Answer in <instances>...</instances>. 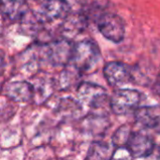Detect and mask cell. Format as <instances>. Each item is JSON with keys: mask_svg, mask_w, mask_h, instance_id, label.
<instances>
[{"mask_svg": "<svg viewBox=\"0 0 160 160\" xmlns=\"http://www.w3.org/2000/svg\"><path fill=\"white\" fill-rule=\"evenodd\" d=\"M100 51L98 44L91 39L75 43L71 63L82 74L90 73L100 60Z\"/></svg>", "mask_w": 160, "mask_h": 160, "instance_id": "6da1fadb", "label": "cell"}, {"mask_svg": "<svg viewBox=\"0 0 160 160\" xmlns=\"http://www.w3.org/2000/svg\"><path fill=\"white\" fill-rule=\"evenodd\" d=\"M77 97L82 107H87L93 112H98L104 110L106 106H110L111 98L104 87L84 82L79 84L77 88ZM111 107V106H110Z\"/></svg>", "mask_w": 160, "mask_h": 160, "instance_id": "7a4b0ae2", "label": "cell"}, {"mask_svg": "<svg viewBox=\"0 0 160 160\" xmlns=\"http://www.w3.org/2000/svg\"><path fill=\"white\" fill-rule=\"evenodd\" d=\"M75 43L71 39L61 37L43 45L45 60L53 67H66L71 63Z\"/></svg>", "mask_w": 160, "mask_h": 160, "instance_id": "3957f363", "label": "cell"}, {"mask_svg": "<svg viewBox=\"0 0 160 160\" xmlns=\"http://www.w3.org/2000/svg\"><path fill=\"white\" fill-rule=\"evenodd\" d=\"M100 34L113 43H120L126 36V23L121 16L114 12L104 11L96 21Z\"/></svg>", "mask_w": 160, "mask_h": 160, "instance_id": "277c9868", "label": "cell"}, {"mask_svg": "<svg viewBox=\"0 0 160 160\" xmlns=\"http://www.w3.org/2000/svg\"><path fill=\"white\" fill-rule=\"evenodd\" d=\"M142 101V94L135 89H118L111 98L110 108L115 115H126L135 112Z\"/></svg>", "mask_w": 160, "mask_h": 160, "instance_id": "5b68a950", "label": "cell"}, {"mask_svg": "<svg viewBox=\"0 0 160 160\" xmlns=\"http://www.w3.org/2000/svg\"><path fill=\"white\" fill-rule=\"evenodd\" d=\"M90 22L85 11H71L64 20L60 26L61 37L73 39L78 35L86 30Z\"/></svg>", "mask_w": 160, "mask_h": 160, "instance_id": "8992f818", "label": "cell"}, {"mask_svg": "<svg viewBox=\"0 0 160 160\" xmlns=\"http://www.w3.org/2000/svg\"><path fill=\"white\" fill-rule=\"evenodd\" d=\"M155 146L154 140L150 136L142 132H133L126 148L129 152L131 158H145L150 157Z\"/></svg>", "mask_w": 160, "mask_h": 160, "instance_id": "52a82bcc", "label": "cell"}, {"mask_svg": "<svg viewBox=\"0 0 160 160\" xmlns=\"http://www.w3.org/2000/svg\"><path fill=\"white\" fill-rule=\"evenodd\" d=\"M47 22L64 20L70 12L71 8L67 0H43L37 10Z\"/></svg>", "mask_w": 160, "mask_h": 160, "instance_id": "ba28073f", "label": "cell"}, {"mask_svg": "<svg viewBox=\"0 0 160 160\" xmlns=\"http://www.w3.org/2000/svg\"><path fill=\"white\" fill-rule=\"evenodd\" d=\"M104 76L111 86L120 87L131 82V68L122 62H109L104 67Z\"/></svg>", "mask_w": 160, "mask_h": 160, "instance_id": "9c48e42d", "label": "cell"}, {"mask_svg": "<svg viewBox=\"0 0 160 160\" xmlns=\"http://www.w3.org/2000/svg\"><path fill=\"white\" fill-rule=\"evenodd\" d=\"M5 96L14 102H27L34 98L33 84L26 81H14L6 84Z\"/></svg>", "mask_w": 160, "mask_h": 160, "instance_id": "30bf717a", "label": "cell"}, {"mask_svg": "<svg viewBox=\"0 0 160 160\" xmlns=\"http://www.w3.org/2000/svg\"><path fill=\"white\" fill-rule=\"evenodd\" d=\"M135 122L138 126L146 129H153L160 126V106L139 107L134 112Z\"/></svg>", "mask_w": 160, "mask_h": 160, "instance_id": "8fae6325", "label": "cell"}, {"mask_svg": "<svg viewBox=\"0 0 160 160\" xmlns=\"http://www.w3.org/2000/svg\"><path fill=\"white\" fill-rule=\"evenodd\" d=\"M156 76L157 73H155L153 65L148 62H138L131 68V82L139 85L147 86L150 83L153 84Z\"/></svg>", "mask_w": 160, "mask_h": 160, "instance_id": "7c38bea8", "label": "cell"}, {"mask_svg": "<svg viewBox=\"0 0 160 160\" xmlns=\"http://www.w3.org/2000/svg\"><path fill=\"white\" fill-rule=\"evenodd\" d=\"M29 9L24 0H1L3 18L9 21H20Z\"/></svg>", "mask_w": 160, "mask_h": 160, "instance_id": "4fadbf2b", "label": "cell"}, {"mask_svg": "<svg viewBox=\"0 0 160 160\" xmlns=\"http://www.w3.org/2000/svg\"><path fill=\"white\" fill-rule=\"evenodd\" d=\"M82 127L85 130L93 135H102L110 127L109 119L105 114L92 112L83 119Z\"/></svg>", "mask_w": 160, "mask_h": 160, "instance_id": "5bb4252c", "label": "cell"}, {"mask_svg": "<svg viewBox=\"0 0 160 160\" xmlns=\"http://www.w3.org/2000/svg\"><path fill=\"white\" fill-rule=\"evenodd\" d=\"M82 73L72 64H68L64 67L57 79H54L55 85L61 90H68L77 83Z\"/></svg>", "mask_w": 160, "mask_h": 160, "instance_id": "9a60e30c", "label": "cell"}, {"mask_svg": "<svg viewBox=\"0 0 160 160\" xmlns=\"http://www.w3.org/2000/svg\"><path fill=\"white\" fill-rule=\"evenodd\" d=\"M57 112L65 119H76L82 114L83 107L79 100L77 101L70 98H65L60 99Z\"/></svg>", "mask_w": 160, "mask_h": 160, "instance_id": "2e32d148", "label": "cell"}, {"mask_svg": "<svg viewBox=\"0 0 160 160\" xmlns=\"http://www.w3.org/2000/svg\"><path fill=\"white\" fill-rule=\"evenodd\" d=\"M33 87H34L33 99H35L36 102L38 103L39 101H43L46 98H48L52 95L53 88L56 87V85L53 79L39 78L35 82Z\"/></svg>", "mask_w": 160, "mask_h": 160, "instance_id": "e0dca14e", "label": "cell"}, {"mask_svg": "<svg viewBox=\"0 0 160 160\" xmlns=\"http://www.w3.org/2000/svg\"><path fill=\"white\" fill-rule=\"evenodd\" d=\"M112 158V148L103 142H94L90 145L86 156V158L90 159H109Z\"/></svg>", "mask_w": 160, "mask_h": 160, "instance_id": "ac0fdd59", "label": "cell"}, {"mask_svg": "<svg viewBox=\"0 0 160 160\" xmlns=\"http://www.w3.org/2000/svg\"><path fill=\"white\" fill-rule=\"evenodd\" d=\"M132 133V127L129 124H125L118 128L112 138L113 146L116 148H126Z\"/></svg>", "mask_w": 160, "mask_h": 160, "instance_id": "d6986e66", "label": "cell"}, {"mask_svg": "<svg viewBox=\"0 0 160 160\" xmlns=\"http://www.w3.org/2000/svg\"><path fill=\"white\" fill-rule=\"evenodd\" d=\"M71 8V11H84L90 5L89 0H67Z\"/></svg>", "mask_w": 160, "mask_h": 160, "instance_id": "ffe728a7", "label": "cell"}, {"mask_svg": "<svg viewBox=\"0 0 160 160\" xmlns=\"http://www.w3.org/2000/svg\"><path fill=\"white\" fill-rule=\"evenodd\" d=\"M152 90L154 92V94L158 97L160 98V66L157 71V76L156 79L152 84Z\"/></svg>", "mask_w": 160, "mask_h": 160, "instance_id": "44dd1931", "label": "cell"}, {"mask_svg": "<svg viewBox=\"0 0 160 160\" xmlns=\"http://www.w3.org/2000/svg\"><path fill=\"white\" fill-rule=\"evenodd\" d=\"M149 158H158L160 159V146H155V149L153 151V153L150 155Z\"/></svg>", "mask_w": 160, "mask_h": 160, "instance_id": "7402d4cb", "label": "cell"}]
</instances>
